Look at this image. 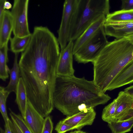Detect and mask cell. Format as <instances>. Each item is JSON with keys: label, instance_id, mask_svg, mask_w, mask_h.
Listing matches in <instances>:
<instances>
[{"label": "cell", "instance_id": "cell-1", "mask_svg": "<svg viewBox=\"0 0 133 133\" xmlns=\"http://www.w3.org/2000/svg\"><path fill=\"white\" fill-rule=\"evenodd\" d=\"M59 45L57 38L47 27L35 26L18 63L27 101L44 117L54 107L53 95Z\"/></svg>", "mask_w": 133, "mask_h": 133}, {"label": "cell", "instance_id": "cell-2", "mask_svg": "<svg viewBox=\"0 0 133 133\" xmlns=\"http://www.w3.org/2000/svg\"><path fill=\"white\" fill-rule=\"evenodd\" d=\"M111 99L102 92L93 81L74 75H57L53 95L54 107L67 116L86 109L106 103Z\"/></svg>", "mask_w": 133, "mask_h": 133}, {"label": "cell", "instance_id": "cell-3", "mask_svg": "<svg viewBox=\"0 0 133 133\" xmlns=\"http://www.w3.org/2000/svg\"><path fill=\"white\" fill-rule=\"evenodd\" d=\"M133 59V44L125 37L108 42L92 63L93 81L105 93L123 68Z\"/></svg>", "mask_w": 133, "mask_h": 133}, {"label": "cell", "instance_id": "cell-4", "mask_svg": "<svg viewBox=\"0 0 133 133\" xmlns=\"http://www.w3.org/2000/svg\"><path fill=\"white\" fill-rule=\"evenodd\" d=\"M108 0H78L72 16L69 41H75L91 24L110 13Z\"/></svg>", "mask_w": 133, "mask_h": 133}, {"label": "cell", "instance_id": "cell-5", "mask_svg": "<svg viewBox=\"0 0 133 133\" xmlns=\"http://www.w3.org/2000/svg\"><path fill=\"white\" fill-rule=\"evenodd\" d=\"M108 42L104 26L74 55L78 63L93 62Z\"/></svg>", "mask_w": 133, "mask_h": 133}, {"label": "cell", "instance_id": "cell-6", "mask_svg": "<svg viewBox=\"0 0 133 133\" xmlns=\"http://www.w3.org/2000/svg\"><path fill=\"white\" fill-rule=\"evenodd\" d=\"M29 0H14L11 11L13 19L14 36L25 37L31 35L28 21Z\"/></svg>", "mask_w": 133, "mask_h": 133}, {"label": "cell", "instance_id": "cell-7", "mask_svg": "<svg viewBox=\"0 0 133 133\" xmlns=\"http://www.w3.org/2000/svg\"><path fill=\"white\" fill-rule=\"evenodd\" d=\"M78 1V0H66L64 2L61 22L57 31L61 50L65 48L69 42L72 19Z\"/></svg>", "mask_w": 133, "mask_h": 133}, {"label": "cell", "instance_id": "cell-8", "mask_svg": "<svg viewBox=\"0 0 133 133\" xmlns=\"http://www.w3.org/2000/svg\"><path fill=\"white\" fill-rule=\"evenodd\" d=\"M74 42L70 41L64 49L61 50L57 64V75L68 76L74 75L73 66V50Z\"/></svg>", "mask_w": 133, "mask_h": 133}, {"label": "cell", "instance_id": "cell-9", "mask_svg": "<svg viewBox=\"0 0 133 133\" xmlns=\"http://www.w3.org/2000/svg\"><path fill=\"white\" fill-rule=\"evenodd\" d=\"M115 99V120L123 121L133 117V109L131 107L133 98L124 91H121L119 92Z\"/></svg>", "mask_w": 133, "mask_h": 133}, {"label": "cell", "instance_id": "cell-10", "mask_svg": "<svg viewBox=\"0 0 133 133\" xmlns=\"http://www.w3.org/2000/svg\"><path fill=\"white\" fill-rule=\"evenodd\" d=\"M96 112L94 108L86 109L73 115L68 116L62 121L71 125L75 129L80 130L84 126L92 125L95 118Z\"/></svg>", "mask_w": 133, "mask_h": 133}, {"label": "cell", "instance_id": "cell-11", "mask_svg": "<svg viewBox=\"0 0 133 133\" xmlns=\"http://www.w3.org/2000/svg\"><path fill=\"white\" fill-rule=\"evenodd\" d=\"M23 119L25 124L32 133H41L45 118L28 101Z\"/></svg>", "mask_w": 133, "mask_h": 133}, {"label": "cell", "instance_id": "cell-12", "mask_svg": "<svg viewBox=\"0 0 133 133\" xmlns=\"http://www.w3.org/2000/svg\"><path fill=\"white\" fill-rule=\"evenodd\" d=\"M106 16H103L90 25L74 43L73 55L104 26Z\"/></svg>", "mask_w": 133, "mask_h": 133}, {"label": "cell", "instance_id": "cell-13", "mask_svg": "<svg viewBox=\"0 0 133 133\" xmlns=\"http://www.w3.org/2000/svg\"><path fill=\"white\" fill-rule=\"evenodd\" d=\"M133 83V59L121 70L109 86L107 91H111Z\"/></svg>", "mask_w": 133, "mask_h": 133}, {"label": "cell", "instance_id": "cell-14", "mask_svg": "<svg viewBox=\"0 0 133 133\" xmlns=\"http://www.w3.org/2000/svg\"><path fill=\"white\" fill-rule=\"evenodd\" d=\"M13 27V19L11 12L5 10L2 22L0 25V48L8 43Z\"/></svg>", "mask_w": 133, "mask_h": 133}, {"label": "cell", "instance_id": "cell-15", "mask_svg": "<svg viewBox=\"0 0 133 133\" xmlns=\"http://www.w3.org/2000/svg\"><path fill=\"white\" fill-rule=\"evenodd\" d=\"M15 102L17 104L21 116L24 117L27 99L26 88L23 79L20 77L16 88Z\"/></svg>", "mask_w": 133, "mask_h": 133}, {"label": "cell", "instance_id": "cell-16", "mask_svg": "<svg viewBox=\"0 0 133 133\" xmlns=\"http://www.w3.org/2000/svg\"><path fill=\"white\" fill-rule=\"evenodd\" d=\"M13 66L10 69L9 74L10 80L7 86L5 87L6 90L10 93H15L16 88L20 77V68L18 62V54H15Z\"/></svg>", "mask_w": 133, "mask_h": 133}, {"label": "cell", "instance_id": "cell-17", "mask_svg": "<svg viewBox=\"0 0 133 133\" xmlns=\"http://www.w3.org/2000/svg\"><path fill=\"white\" fill-rule=\"evenodd\" d=\"M105 22H133V9L121 10L110 13L106 16Z\"/></svg>", "mask_w": 133, "mask_h": 133}, {"label": "cell", "instance_id": "cell-18", "mask_svg": "<svg viewBox=\"0 0 133 133\" xmlns=\"http://www.w3.org/2000/svg\"><path fill=\"white\" fill-rule=\"evenodd\" d=\"M112 133H126L131 130L133 127V117L125 120H115L108 123Z\"/></svg>", "mask_w": 133, "mask_h": 133}, {"label": "cell", "instance_id": "cell-19", "mask_svg": "<svg viewBox=\"0 0 133 133\" xmlns=\"http://www.w3.org/2000/svg\"><path fill=\"white\" fill-rule=\"evenodd\" d=\"M8 43L0 48V78L4 81L9 77L10 70L7 65L8 62Z\"/></svg>", "mask_w": 133, "mask_h": 133}, {"label": "cell", "instance_id": "cell-20", "mask_svg": "<svg viewBox=\"0 0 133 133\" xmlns=\"http://www.w3.org/2000/svg\"><path fill=\"white\" fill-rule=\"evenodd\" d=\"M31 34L23 37L14 36L10 39L11 51L15 54L23 51L26 49L30 40Z\"/></svg>", "mask_w": 133, "mask_h": 133}, {"label": "cell", "instance_id": "cell-21", "mask_svg": "<svg viewBox=\"0 0 133 133\" xmlns=\"http://www.w3.org/2000/svg\"><path fill=\"white\" fill-rule=\"evenodd\" d=\"M104 31L106 36L119 39L124 37L133 34V26L122 29H117L104 25Z\"/></svg>", "mask_w": 133, "mask_h": 133}, {"label": "cell", "instance_id": "cell-22", "mask_svg": "<svg viewBox=\"0 0 133 133\" xmlns=\"http://www.w3.org/2000/svg\"><path fill=\"white\" fill-rule=\"evenodd\" d=\"M10 93L2 86L0 87V111L5 124H9V119L7 114L6 102Z\"/></svg>", "mask_w": 133, "mask_h": 133}, {"label": "cell", "instance_id": "cell-23", "mask_svg": "<svg viewBox=\"0 0 133 133\" xmlns=\"http://www.w3.org/2000/svg\"><path fill=\"white\" fill-rule=\"evenodd\" d=\"M116 109V101L115 98L103 109L102 118L103 121L110 123L115 120V114Z\"/></svg>", "mask_w": 133, "mask_h": 133}, {"label": "cell", "instance_id": "cell-24", "mask_svg": "<svg viewBox=\"0 0 133 133\" xmlns=\"http://www.w3.org/2000/svg\"><path fill=\"white\" fill-rule=\"evenodd\" d=\"M9 115L11 120L14 122L18 126L23 133H32L25 124L22 116L16 114L10 108Z\"/></svg>", "mask_w": 133, "mask_h": 133}, {"label": "cell", "instance_id": "cell-25", "mask_svg": "<svg viewBox=\"0 0 133 133\" xmlns=\"http://www.w3.org/2000/svg\"><path fill=\"white\" fill-rule=\"evenodd\" d=\"M75 129L72 126L64 123L62 121H60L56 125L55 130L57 133H64L69 131Z\"/></svg>", "mask_w": 133, "mask_h": 133}, {"label": "cell", "instance_id": "cell-26", "mask_svg": "<svg viewBox=\"0 0 133 133\" xmlns=\"http://www.w3.org/2000/svg\"><path fill=\"white\" fill-rule=\"evenodd\" d=\"M53 123L51 117L48 116L45 118L43 127L41 133H52Z\"/></svg>", "mask_w": 133, "mask_h": 133}, {"label": "cell", "instance_id": "cell-27", "mask_svg": "<svg viewBox=\"0 0 133 133\" xmlns=\"http://www.w3.org/2000/svg\"><path fill=\"white\" fill-rule=\"evenodd\" d=\"M121 10H129L133 9V0H122Z\"/></svg>", "mask_w": 133, "mask_h": 133}, {"label": "cell", "instance_id": "cell-28", "mask_svg": "<svg viewBox=\"0 0 133 133\" xmlns=\"http://www.w3.org/2000/svg\"><path fill=\"white\" fill-rule=\"evenodd\" d=\"M9 123L13 133H23L18 126L14 122L9 119Z\"/></svg>", "mask_w": 133, "mask_h": 133}, {"label": "cell", "instance_id": "cell-29", "mask_svg": "<svg viewBox=\"0 0 133 133\" xmlns=\"http://www.w3.org/2000/svg\"><path fill=\"white\" fill-rule=\"evenodd\" d=\"M6 0H0V25L2 22L4 12L5 10L4 7V4Z\"/></svg>", "mask_w": 133, "mask_h": 133}, {"label": "cell", "instance_id": "cell-30", "mask_svg": "<svg viewBox=\"0 0 133 133\" xmlns=\"http://www.w3.org/2000/svg\"><path fill=\"white\" fill-rule=\"evenodd\" d=\"M124 91L133 98V85L126 88Z\"/></svg>", "mask_w": 133, "mask_h": 133}, {"label": "cell", "instance_id": "cell-31", "mask_svg": "<svg viewBox=\"0 0 133 133\" xmlns=\"http://www.w3.org/2000/svg\"><path fill=\"white\" fill-rule=\"evenodd\" d=\"M4 129V133H13L9 123L5 124Z\"/></svg>", "mask_w": 133, "mask_h": 133}, {"label": "cell", "instance_id": "cell-32", "mask_svg": "<svg viewBox=\"0 0 133 133\" xmlns=\"http://www.w3.org/2000/svg\"><path fill=\"white\" fill-rule=\"evenodd\" d=\"M12 7L11 4L9 2L6 0L4 4V7L5 9L9 10L11 9Z\"/></svg>", "mask_w": 133, "mask_h": 133}, {"label": "cell", "instance_id": "cell-33", "mask_svg": "<svg viewBox=\"0 0 133 133\" xmlns=\"http://www.w3.org/2000/svg\"><path fill=\"white\" fill-rule=\"evenodd\" d=\"M125 37L128 40L130 43L133 44V34L130 35Z\"/></svg>", "mask_w": 133, "mask_h": 133}, {"label": "cell", "instance_id": "cell-34", "mask_svg": "<svg viewBox=\"0 0 133 133\" xmlns=\"http://www.w3.org/2000/svg\"><path fill=\"white\" fill-rule=\"evenodd\" d=\"M69 133H87L86 132L80 130H75L73 131H72Z\"/></svg>", "mask_w": 133, "mask_h": 133}, {"label": "cell", "instance_id": "cell-35", "mask_svg": "<svg viewBox=\"0 0 133 133\" xmlns=\"http://www.w3.org/2000/svg\"><path fill=\"white\" fill-rule=\"evenodd\" d=\"M0 129L1 133H4V131L1 128H0Z\"/></svg>", "mask_w": 133, "mask_h": 133}, {"label": "cell", "instance_id": "cell-36", "mask_svg": "<svg viewBox=\"0 0 133 133\" xmlns=\"http://www.w3.org/2000/svg\"><path fill=\"white\" fill-rule=\"evenodd\" d=\"M131 107H132V108L133 109V102L132 103Z\"/></svg>", "mask_w": 133, "mask_h": 133}]
</instances>
